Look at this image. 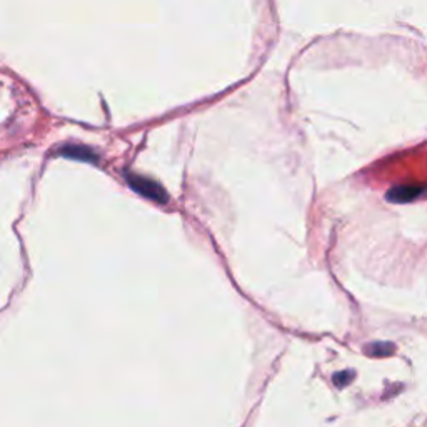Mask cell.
Masks as SVG:
<instances>
[{"mask_svg":"<svg viewBox=\"0 0 427 427\" xmlns=\"http://www.w3.org/2000/svg\"><path fill=\"white\" fill-rule=\"evenodd\" d=\"M125 181L129 182V186L132 187L136 192L144 195V197H149L150 200H155V202H160V204L167 202V199H169L167 192L162 189V186H159L157 182L152 181V178L142 177V176H139V174L127 172L125 174Z\"/></svg>","mask_w":427,"mask_h":427,"instance_id":"obj_1","label":"cell"},{"mask_svg":"<svg viewBox=\"0 0 427 427\" xmlns=\"http://www.w3.org/2000/svg\"><path fill=\"white\" fill-rule=\"evenodd\" d=\"M424 194L422 186H396L387 192V200L394 204H407L419 199Z\"/></svg>","mask_w":427,"mask_h":427,"instance_id":"obj_2","label":"cell"},{"mask_svg":"<svg viewBox=\"0 0 427 427\" xmlns=\"http://www.w3.org/2000/svg\"><path fill=\"white\" fill-rule=\"evenodd\" d=\"M62 155L71 157V159H76V160H82V162H92V164L99 162V155L95 154L94 150L87 149V147H82V146L65 147V149H62Z\"/></svg>","mask_w":427,"mask_h":427,"instance_id":"obj_3","label":"cell"},{"mask_svg":"<svg viewBox=\"0 0 427 427\" xmlns=\"http://www.w3.org/2000/svg\"><path fill=\"white\" fill-rule=\"evenodd\" d=\"M392 351H394V346H392L391 342H374L368 347V354L376 356V357L387 356V354H391Z\"/></svg>","mask_w":427,"mask_h":427,"instance_id":"obj_4","label":"cell"},{"mask_svg":"<svg viewBox=\"0 0 427 427\" xmlns=\"http://www.w3.org/2000/svg\"><path fill=\"white\" fill-rule=\"evenodd\" d=\"M352 372H341L337 374V376L334 377V382L337 384V387H344L346 384H349V382L352 381Z\"/></svg>","mask_w":427,"mask_h":427,"instance_id":"obj_5","label":"cell"}]
</instances>
